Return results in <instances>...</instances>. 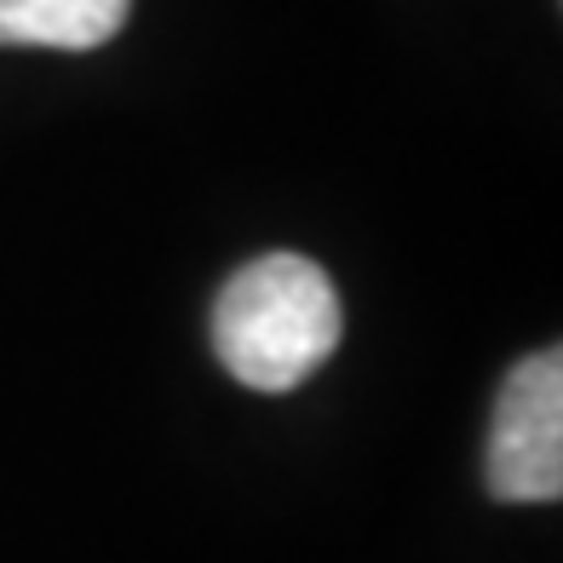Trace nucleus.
Segmentation results:
<instances>
[{
	"instance_id": "obj_2",
	"label": "nucleus",
	"mask_w": 563,
	"mask_h": 563,
	"mask_svg": "<svg viewBox=\"0 0 563 563\" xmlns=\"http://www.w3.org/2000/svg\"><path fill=\"white\" fill-rule=\"evenodd\" d=\"M483 483L495 500L547 506L563 495V351L547 345L506 374L495 420H489V460Z\"/></svg>"
},
{
	"instance_id": "obj_3",
	"label": "nucleus",
	"mask_w": 563,
	"mask_h": 563,
	"mask_svg": "<svg viewBox=\"0 0 563 563\" xmlns=\"http://www.w3.org/2000/svg\"><path fill=\"white\" fill-rule=\"evenodd\" d=\"M133 0H0V46L92 53L121 35Z\"/></svg>"
},
{
	"instance_id": "obj_1",
	"label": "nucleus",
	"mask_w": 563,
	"mask_h": 563,
	"mask_svg": "<svg viewBox=\"0 0 563 563\" xmlns=\"http://www.w3.org/2000/svg\"><path fill=\"white\" fill-rule=\"evenodd\" d=\"M340 294L305 253L247 260L213 299V351L247 391L305 386L340 345Z\"/></svg>"
}]
</instances>
